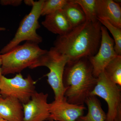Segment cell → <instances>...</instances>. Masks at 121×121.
Here are the masks:
<instances>
[{
	"label": "cell",
	"mask_w": 121,
	"mask_h": 121,
	"mask_svg": "<svg viewBox=\"0 0 121 121\" xmlns=\"http://www.w3.org/2000/svg\"><path fill=\"white\" fill-rule=\"evenodd\" d=\"M35 84L30 75L25 78L21 73L11 78L2 75L0 78V94L2 98H13L26 104L36 91Z\"/></svg>",
	"instance_id": "52a82bcc"
},
{
	"label": "cell",
	"mask_w": 121,
	"mask_h": 121,
	"mask_svg": "<svg viewBox=\"0 0 121 121\" xmlns=\"http://www.w3.org/2000/svg\"><path fill=\"white\" fill-rule=\"evenodd\" d=\"M1 65H2V58H1V55H0V78L1 75H2L1 74Z\"/></svg>",
	"instance_id": "7402d4cb"
},
{
	"label": "cell",
	"mask_w": 121,
	"mask_h": 121,
	"mask_svg": "<svg viewBox=\"0 0 121 121\" xmlns=\"http://www.w3.org/2000/svg\"><path fill=\"white\" fill-rule=\"evenodd\" d=\"M0 121H5V120H4V119H1V118H0Z\"/></svg>",
	"instance_id": "cb8c5ba5"
},
{
	"label": "cell",
	"mask_w": 121,
	"mask_h": 121,
	"mask_svg": "<svg viewBox=\"0 0 121 121\" xmlns=\"http://www.w3.org/2000/svg\"><path fill=\"white\" fill-rule=\"evenodd\" d=\"M49 121H76L83 116L86 109L84 105H76L68 102L65 99L60 101H54L50 103Z\"/></svg>",
	"instance_id": "30bf717a"
},
{
	"label": "cell",
	"mask_w": 121,
	"mask_h": 121,
	"mask_svg": "<svg viewBox=\"0 0 121 121\" xmlns=\"http://www.w3.org/2000/svg\"><path fill=\"white\" fill-rule=\"evenodd\" d=\"M98 20L111 33L114 42V50L117 55L121 56V29L114 26L107 20L98 18Z\"/></svg>",
	"instance_id": "ac0fdd59"
},
{
	"label": "cell",
	"mask_w": 121,
	"mask_h": 121,
	"mask_svg": "<svg viewBox=\"0 0 121 121\" xmlns=\"http://www.w3.org/2000/svg\"><path fill=\"white\" fill-rule=\"evenodd\" d=\"M0 118L7 121H24L23 104L13 98L1 97Z\"/></svg>",
	"instance_id": "7c38bea8"
},
{
	"label": "cell",
	"mask_w": 121,
	"mask_h": 121,
	"mask_svg": "<svg viewBox=\"0 0 121 121\" xmlns=\"http://www.w3.org/2000/svg\"><path fill=\"white\" fill-rule=\"evenodd\" d=\"M97 82L89 57L70 60L65 66L63 75L64 97L70 104L84 105Z\"/></svg>",
	"instance_id": "7a4b0ae2"
},
{
	"label": "cell",
	"mask_w": 121,
	"mask_h": 121,
	"mask_svg": "<svg viewBox=\"0 0 121 121\" xmlns=\"http://www.w3.org/2000/svg\"><path fill=\"white\" fill-rule=\"evenodd\" d=\"M1 97V96L0 94V97Z\"/></svg>",
	"instance_id": "d4e9b609"
},
{
	"label": "cell",
	"mask_w": 121,
	"mask_h": 121,
	"mask_svg": "<svg viewBox=\"0 0 121 121\" xmlns=\"http://www.w3.org/2000/svg\"><path fill=\"white\" fill-rule=\"evenodd\" d=\"M69 61L67 56L59 53L52 47L29 68L33 69L39 67L45 66L49 69V72L45 76L48 78V83L54 91L55 101H62L65 99L63 75L65 66Z\"/></svg>",
	"instance_id": "277c9868"
},
{
	"label": "cell",
	"mask_w": 121,
	"mask_h": 121,
	"mask_svg": "<svg viewBox=\"0 0 121 121\" xmlns=\"http://www.w3.org/2000/svg\"><path fill=\"white\" fill-rule=\"evenodd\" d=\"M98 18L105 19L121 29V8L112 0H96Z\"/></svg>",
	"instance_id": "8fae6325"
},
{
	"label": "cell",
	"mask_w": 121,
	"mask_h": 121,
	"mask_svg": "<svg viewBox=\"0 0 121 121\" xmlns=\"http://www.w3.org/2000/svg\"><path fill=\"white\" fill-rule=\"evenodd\" d=\"M104 72L112 82L121 86V56L113 60L105 68Z\"/></svg>",
	"instance_id": "2e32d148"
},
{
	"label": "cell",
	"mask_w": 121,
	"mask_h": 121,
	"mask_svg": "<svg viewBox=\"0 0 121 121\" xmlns=\"http://www.w3.org/2000/svg\"><path fill=\"white\" fill-rule=\"evenodd\" d=\"M102 24L86 21L65 35L58 36L54 48L69 61L97 54L101 40Z\"/></svg>",
	"instance_id": "6da1fadb"
},
{
	"label": "cell",
	"mask_w": 121,
	"mask_h": 121,
	"mask_svg": "<svg viewBox=\"0 0 121 121\" xmlns=\"http://www.w3.org/2000/svg\"><path fill=\"white\" fill-rule=\"evenodd\" d=\"M22 0H2L0 1L1 4L3 5H10L17 6L21 4Z\"/></svg>",
	"instance_id": "ffe728a7"
},
{
	"label": "cell",
	"mask_w": 121,
	"mask_h": 121,
	"mask_svg": "<svg viewBox=\"0 0 121 121\" xmlns=\"http://www.w3.org/2000/svg\"><path fill=\"white\" fill-rule=\"evenodd\" d=\"M84 12L86 21L93 23L99 21L97 16L96 0H74Z\"/></svg>",
	"instance_id": "e0dca14e"
},
{
	"label": "cell",
	"mask_w": 121,
	"mask_h": 121,
	"mask_svg": "<svg viewBox=\"0 0 121 121\" xmlns=\"http://www.w3.org/2000/svg\"><path fill=\"white\" fill-rule=\"evenodd\" d=\"M42 24L48 31L59 36L66 35L73 29L62 9L45 16Z\"/></svg>",
	"instance_id": "4fadbf2b"
},
{
	"label": "cell",
	"mask_w": 121,
	"mask_h": 121,
	"mask_svg": "<svg viewBox=\"0 0 121 121\" xmlns=\"http://www.w3.org/2000/svg\"><path fill=\"white\" fill-rule=\"evenodd\" d=\"M5 30H6V29L5 28L2 27H0V31H5Z\"/></svg>",
	"instance_id": "603a6c76"
},
{
	"label": "cell",
	"mask_w": 121,
	"mask_h": 121,
	"mask_svg": "<svg viewBox=\"0 0 121 121\" xmlns=\"http://www.w3.org/2000/svg\"><path fill=\"white\" fill-rule=\"evenodd\" d=\"M88 112L86 115L79 118L76 121H105L106 114L97 96L91 95L86 100Z\"/></svg>",
	"instance_id": "5bb4252c"
},
{
	"label": "cell",
	"mask_w": 121,
	"mask_h": 121,
	"mask_svg": "<svg viewBox=\"0 0 121 121\" xmlns=\"http://www.w3.org/2000/svg\"><path fill=\"white\" fill-rule=\"evenodd\" d=\"M101 29V40L98 51L94 56L89 57L93 75L96 78L104 71L111 61L118 56L115 51L114 40L109 35L107 29L102 25Z\"/></svg>",
	"instance_id": "ba28073f"
},
{
	"label": "cell",
	"mask_w": 121,
	"mask_h": 121,
	"mask_svg": "<svg viewBox=\"0 0 121 121\" xmlns=\"http://www.w3.org/2000/svg\"><path fill=\"white\" fill-rule=\"evenodd\" d=\"M62 10L72 28L80 26L86 21L82 9L74 0H68Z\"/></svg>",
	"instance_id": "9a60e30c"
},
{
	"label": "cell",
	"mask_w": 121,
	"mask_h": 121,
	"mask_svg": "<svg viewBox=\"0 0 121 121\" xmlns=\"http://www.w3.org/2000/svg\"><path fill=\"white\" fill-rule=\"evenodd\" d=\"M68 0H44L41 16H47L62 9L67 4Z\"/></svg>",
	"instance_id": "d6986e66"
},
{
	"label": "cell",
	"mask_w": 121,
	"mask_h": 121,
	"mask_svg": "<svg viewBox=\"0 0 121 121\" xmlns=\"http://www.w3.org/2000/svg\"><path fill=\"white\" fill-rule=\"evenodd\" d=\"M38 44L26 41L18 45L9 52L1 55V74L4 76L20 73L22 70L37 62L47 50L41 49Z\"/></svg>",
	"instance_id": "3957f363"
},
{
	"label": "cell",
	"mask_w": 121,
	"mask_h": 121,
	"mask_svg": "<svg viewBox=\"0 0 121 121\" xmlns=\"http://www.w3.org/2000/svg\"><path fill=\"white\" fill-rule=\"evenodd\" d=\"M34 1H35L32 0H26L24 1V2L25 4L29 5V6H32Z\"/></svg>",
	"instance_id": "44dd1931"
},
{
	"label": "cell",
	"mask_w": 121,
	"mask_h": 121,
	"mask_svg": "<svg viewBox=\"0 0 121 121\" xmlns=\"http://www.w3.org/2000/svg\"><path fill=\"white\" fill-rule=\"evenodd\" d=\"M121 87L112 82L104 71L98 77L97 84L91 95L98 96L107 103L105 121H121Z\"/></svg>",
	"instance_id": "8992f818"
},
{
	"label": "cell",
	"mask_w": 121,
	"mask_h": 121,
	"mask_svg": "<svg viewBox=\"0 0 121 121\" xmlns=\"http://www.w3.org/2000/svg\"><path fill=\"white\" fill-rule=\"evenodd\" d=\"M48 94L35 91L29 101L23 104L24 121H48L50 115Z\"/></svg>",
	"instance_id": "9c48e42d"
},
{
	"label": "cell",
	"mask_w": 121,
	"mask_h": 121,
	"mask_svg": "<svg viewBox=\"0 0 121 121\" xmlns=\"http://www.w3.org/2000/svg\"><path fill=\"white\" fill-rule=\"evenodd\" d=\"M44 1V0L34 1L30 12L24 17L14 37L1 49V54L9 52L23 41H31L38 44L42 42L43 39L37 34L36 30L40 27L39 20L41 16Z\"/></svg>",
	"instance_id": "5b68a950"
}]
</instances>
